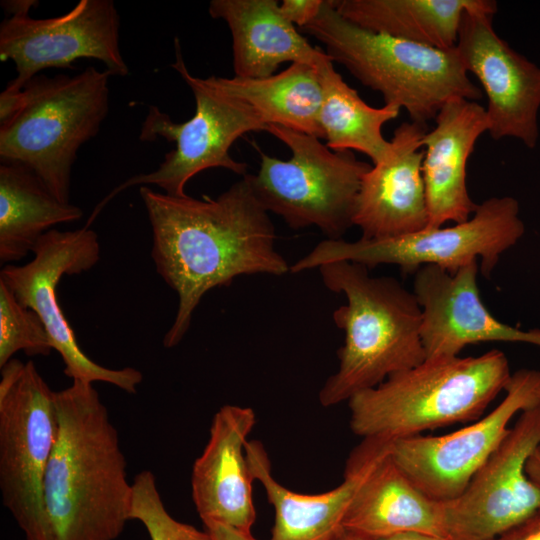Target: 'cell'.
I'll return each instance as SVG.
<instances>
[{
  "label": "cell",
  "instance_id": "1",
  "mask_svg": "<svg viewBox=\"0 0 540 540\" xmlns=\"http://www.w3.org/2000/svg\"><path fill=\"white\" fill-rule=\"evenodd\" d=\"M139 194L152 229L156 271L178 297L174 321L163 338L166 348L183 340L209 290L243 275L290 271L275 248L274 225L248 173L216 198L170 196L147 186Z\"/></svg>",
  "mask_w": 540,
  "mask_h": 540
},
{
  "label": "cell",
  "instance_id": "2",
  "mask_svg": "<svg viewBox=\"0 0 540 540\" xmlns=\"http://www.w3.org/2000/svg\"><path fill=\"white\" fill-rule=\"evenodd\" d=\"M54 399L58 434L43 482L41 540H116L132 503L118 431L93 383L73 381Z\"/></svg>",
  "mask_w": 540,
  "mask_h": 540
},
{
  "label": "cell",
  "instance_id": "3",
  "mask_svg": "<svg viewBox=\"0 0 540 540\" xmlns=\"http://www.w3.org/2000/svg\"><path fill=\"white\" fill-rule=\"evenodd\" d=\"M318 270L325 287L347 301L333 312L345 339L338 369L319 392L322 406L348 401L426 360L422 311L413 291L393 277L371 276L366 266L350 261L326 263Z\"/></svg>",
  "mask_w": 540,
  "mask_h": 540
},
{
  "label": "cell",
  "instance_id": "4",
  "mask_svg": "<svg viewBox=\"0 0 540 540\" xmlns=\"http://www.w3.org/2000/svg\"><path fill=\"white\" fill-rule=\"evenodd\" d=\"M509 362L499 350L476 357L426 358L348 400L350 428L382 442L420 435L454 423L473 422L505 390Z\"/></svg>",
  "mask_w": 540,
  "mask_h": 540
},
{
  "label": "cell",
  "instance_id": "5",
  "mask_svg": "<svg viewBox=\"0 0 540 540\" xmlns=\"http://www.w3.org/2000/svg\"><path fill=\"white\" fill-rule=\"evenodd\" d=\"M105 69L37 75L11 96V116L0 123V160L26 166L61 202L70 203L72 167L109 112Z\"/></svg>",
  "mask_w": 540,
  "mask_h": 540
},
{
  "label": "cell",
  "instance_id": "6",
  "mask_svg": "<svg viewBox=\"0 0 540 540\" xmlns=\"http://www.w3.org/2000/svg\"><path fill=\"white\" fill-rule=\"evenodd\" d=\"M302 30L385 104L404 108L413 122L427 124L451 100L482 98L455 47L438 49L363 29L341 16L332 0Z\"/></svg>",
  "mask_w": 540,
  "mask_h": 540
},
{
  "label": "cell",
  "instance_id": "7",
  "mask_svg": "<svg viewBox=\"0 0 540 540\" xmlns=\"http://www.w3.org/2000/svg\"><path fill=\"white\" fill-rule=\"evenodd\" d=\"M172 64L191 89L195 113L187 121L176 123L156 106H150L142 123L139 139L152 142L163 138L174 142L158 168L138 174L115 187L95 207L86 225L90 226L104 206L120 192L133 186L155 185L170 196H185L186 184L195 175L210 168H224L244 176L247 164L230 155L233 143L252 131H267L268 125L250 105L226 92L215 75L193 76L186 67L178 39H175Z\"/></svg>",
  "mask_w": 540,
  "mask_h": 540
},
{
  "label": "cell",
  "instance_id": "8",
  "mask_svg": "<svg viewBox=\"0 0 540 540\" xmlns=\"http://www.w3.org/2000/svg\"><path fill=\"white\" fill-rule=\"evenodd\" d=\"M267 132L291 151L288 160L261 153L256 174L248 177L263 208L293 230L315 226L327 239H342L353 226L361 181L371 165L352 151H333L320 138L283 126Z\"/></svg>",
  "mask_w": 540,
  "mask_h": 540
},
{
  "label": "cell",
  "instance_id": "9",
  "mask_svg": "<svg viewBox=\"0 0 540 540\" xmlns=\"http://www.w3.org/2000/svg\"><path fill=\"white\" fill-rule=\"evenodd\" d=\"M525 232L519 202L511 196L490 197L478 204L465 222L426 228L400 237L348 242L325 239L296 261L290 272L301 273L335 261H350L368 269L393 264L404 273L425 265L449 272L480 261L479 271L489 278L500 256L517 244Z\"/></svg>",
  "mask_w": 540,
  "mask_h": 540
},
{
  "label": "cell",
  "instance_id": "10",
  "mask_svg": "<svg viewBox=\"0 0 540 540\" xmlns=\"http://www.w3.org/2000/svg\"><path fill=\"white\" fill-rule=\"evenodd\" d=\"M54 393L32 361L1 367V497L26 540L42 537L43 482L58 434Z\"/></svg>",
  "mask_w": 540,
  "mask_h": 540
},
{
  "label": "cell",
  "instance_id": "11",
  "mask_svg": "<svg viewBox=\"0 0 540 540\" xmlns=\"http://www.w3.org/2000/svg\"><path fill=\"white\" fill-rule=\"evenodd\" d=\"M33 253L34 258L24 265H5L0 271V281L23 306L41 318L53 350L64 362V374L73 381H101L127 393H136L143 380L142 373L132 367L106 368L90 359L78 345L57 300L56 288L63 275L88 271L99 261L96 232L87 226L72 231L52 229L40 238Z\"/></svg>",
  "mask_w": 540,
  "mask_h": 540
},
{
  "label": "cell",
  "instance_id": "12",
  "mask_svg": "<svg viewBox=\"0 0 540 540\" xmlns=\"http://www.w3.org/2000/svg\"><path fill=\"white\" fill-rule=\"evenodd\" d=\"M119 32L120 17L112 0H80L52 18L11 15L0 25V60H11L16 76L1 93L16 95L40 71L71 69L82 58L101 61L112 76H127Z\"/></svg>",
  "mask_w": 540,
  "mask_h": 540
},
{
  "label": "cell",
  "instance_id": "13",
  "mask_svg": "<svg viewBox=\"0 0 540 540\" xmlns=\"http://www.w3.org/2000/svg\"><path fill=\"white\" fill-rule=\"evenodd\" d=\"M506 396L487 415L440 436L414 435L391 443V457L426 496L448 502L457 498L509 431L519 412L540 405V371L511 375Z\"/></svg>",
  "mask_w": 540,
  "mask_h": 540
},
{
  "label": "cell",
  "instance_id": "14",
  "mask_svg": "<svg viewBox=\"0 0 540 540\" xmlns=\"http://www.w3.org/2000/svg\"><path fill=\"white\" fill-rule=\"evenodd\" d=\"M540 445V405L521 412L498 447L455 499L443 502L450 540H492L540 508L526 462Z\"/></svg>",
  "mask_w": 540,
  "mask_h": 540
},
{
  "label": "cell",
  "instance_id": "15",
  "mask_svg": "<svg viewBox=\"0 0 540 540\" xmlns=\"http://www.w3.org/2000/svg\"><path fill=\"white\" fill-rule=\"evenodd\" d=\"M494 15L465 11L455 49L486 93L489 134L512 137L529 149L539 139L540 67L515 51L493 28Z\"/></svg>",
  "mask_w": 540,
  "mask_h": 540
},
{
  "label": "cell",
  "instance_id": "16",
  "mask_svg": "<svg viewBox=\"0 0 540 540\" xmlns=\"http://www.w3.org/2000/svg\"><path fill=\"white\" fill-rule=\"evenodd\" d=\"M479 263L455 272L425 265L414 273L413 293L422 311L421 339L426 358L454 357L467 345L518 342L540 347V329L522 330L499 321L482 302Z\"/></svg>",
  "mask_w": 540,
  "mask_h": 540
},
{
  "label": "cell",
  "instance_id": "17",
  "mask_svg": "<svg viewBox=\"0 0 540 540\" xmlns=\"http://www.w3.org/2000/svg\"><path fill=\"white\" fill-rule=\"evenodd\" d=\"M427 124L404 122L391 139L390 152L362 178L353 225L365 240L400 237L426 229L429 222L422 176L421 140Z\"/></svg>",
  "mask_w": 540,
  "mask_h": 540
},
{
  "label": "cell",
  "instance_id": "18",
  "mask_svg": "<svg viewBox=\"0 0 540 540\" xmlns=\"http://www.w3.org/2000/svg\"><path fill=\"white\" fill-rule=\"evenodd\" d=\"M255 423L250 407L225 405L215 413L209 440L191 475L192 499L203 524L218 522L251 531L256 510L246 445Z\"/></svg>",
  "mask_w": 540,
  "mask_h": 540
},
{
  "label": "cell",
  "instance_id": "19",
  "mask_svg": "<svg viewBox=\"0 0 540 540\" xmlns=\"http://www.w3.org/2000/svg\"><path fill=\"white\" fill-rule=\"evenodd\" d=\"M374 439H363L351 453L344 480L318 494H303L281 485L272 475L269 456L260 441H248L246 456L254 480L259 481L274 508L269 540H337L352 498L376 460L390 447Z\"/></svg>",
  "mask_w": 540,
  "mask_h": 540
},
{
  "label": "cell",
  "instance_id": "20",
  "mask_svg": "<svg viewBox=\"0 0 540 540\" xmlns=\"http://www.w3.org/2000/svg\"><path fill=\"white\" fill-rule=\"evenodd\" d=\"M436 125L421 140L425 147L422 176L429 222L439 228L446 222L467 221L478 207L466 185L467 161L477 139L489 130L486 110L477 101L454 99L435 117Z\"/></svg>",
  "mask_w": 540,
  "mask_h": 540
},
{
  "label": "cell",
  "instance_id": "21",
  "mask_svg": "<svg viewBox=\"0 0 540 540\" xmlns=\"http://www.w3.org/2000/svg\"><path fill=\"white\" fill-rule=\"evenodd\" d=\"M208 12L231 32L236 77L265 78L285 62L317 67L330 58L309 44L275 0H212Z\"/></svg>",
  "mask_w": 540,
  "mask_h": 540
},
{
  "label": "cell",
  "instance_id": "22",
  "mask_svg": "<svg viewBox=\"0 0 540 540\" xmlns=\"http://www.w3.org/2000/svg\"><path fill=\"white\" fill-rule=\"evenodd\" d=\"M390 449L391 445L355 492L343 529L369 540L405 532L446 537L443 502L420 491L396 465Z\"/></svg>",
  "mask_w": 540,
  "mask_h": 540
},
{
  "label": "cell",
  "instance_id": "23",
  "mask_svg": "<svg viewBox=\"0 0 540 540\" xmlns=\"http://www.w3.org/2000/svg\"><path fill=\"white\" fill-rule=\"evenodd\" d=\"M353 24L376 33L438 48L457 44L465 11L495 15L494 0H332Z\"/></svg>",
  "mask_w": 540,
  "mask_h": 540
},
{
  "label": "cell",
  "instance_id": "24",
  "mask_svg": "<svg viewBox=\"0 0 540 540\" xmlns=\"http://www.w3.org/2000/svg\"><path fill=\"white\" fill-rule=\"evenodd\" d=\"M83 211L59 201L24 165L0 164V262L22 260L58 224L78 221Z\"/></svg>",
  "mask_w": 540,
  "mask_h": 540
},
{
  "label": "cell",
  "instance_id": "25",
  "mask_svg": "<svg viewBox=\"0 0 540 540\" xmlns=\"http://www.w3.org/2000/svg\"><path fill=\"white\" fill-rule=\"evenodd\" d=\"M322 88L319 122L326 145L333 151H358L373 165L390 152L391 142L382 133L383 126L398 117L400 107L368 105L333 67L331 58L315 67Z\"/></svg>",
  "mask_w": 540,
  "mask_h": 540
},
{
  "label": "cell",
  "instance_id": "26",
  "mask_svg": "<svg viewBox=\"0 0 540 540\" xmlns=\"http://www.w3.org/2000/svg\"><path fill=\"white\" fill-rule=\"evenodd\" d=\"M216 78L226 92L256 110L268 126H283L324 139L319 122L322 88L315 67L292 63L265 78Z\"/></svg>",
  "mask_w": 540,
  "mask_h": 540
},
{
  "label": "cell",
  "instance_id": "27",
  "mask_svg": "<svg viewBox=\"0 0 540 540\" xmlns=\"http://www.w3.org/2000/svg\"><path fill=\"white\" fill-rule=\"evenodd\" d=\"M53 350L47 329L33 310L23 306L0 281V368L18 351L47 356Z\"/></svg>",
  "mask_w": 540,
  "mask_h": 540
},
{
  "label": "cell",
  "instance_id": "28",
  "mask_svg": "<svg viewBox=\"0 0 540 540\" xmlns=\"http://www.w3.org/2000/svg\"><path fill=\"white\" fill-rule=\"evenodd\" d=\"M131 520L141 522L150 540H208L207 532L173 518L164 506L149 470L138 473L132 483Z\"/></svg>",
  "mask_w": 540,
  "mask_h": 540
},
{
  "label": "cell",
  "instance_id": "29",
  "mask_svg": "<svg viewBox=\"0 0 540 540\" xmlns=\"http://www.w3.org/2000/svg\"><path fill=\"white\" fill-rule=\"evenodd\" d=\"M325 0H283L279 4L283 16L293 25L304 28L319 15Z\"/></svg>",
  "mask_w": 540,
  "mask_h": 540
},
{
  "label": "cell",
  "instance_id": "30",
  "mask_svg": "<svg viewBox=\"0 0 540 540\" xmlns=\"http://www.w3.org/2000/svg\"><path fill=\"white\" fill-rule=\"evenodd\" d=\"M492 540H540V508Z\"/></svg>",
  "mask_w": 540,
  "mask_h": 540
},
{
  "label": "cell",
  "instance_id": "31",
  "mask_svg": "<svg viewBox=\"0 0 540 540\" xmlns=\"http://www.w3.org/2000/svg\"><path fill=\"white\" fill-rule=\"evenodd\" d=\"M208 540H258L251 531H244L218 522L203 524Z\"/></svg>",
  "mask_w": 540,
  "mask_h": 540
},
{
  "label": "cell",
  "instance_id": "32",
  "mask_svg": "<svg viewBox=\"0 0 540 540\" xmlns=\"http://www.w3.org/2000/svg\"><path fill=\"white\" fill-rule=\"evenodd\" d=\"M525 471L528 478L540 488V445L529 456Z\"/></svg>",
  "mask_w": 540,
  "mask_h": 540
},
{
  "label": "cell",
  "instance_id": "33",
  "mask_svg": "<svg viewBox=\"0 0 540 540\" xmlns=\"http://www.w3.org/2000/svg\"><path fill=\"white\" fill-rule=\"evenodd\" d=\"M379 540H450L447 537L436 536L419 532H405L392 535Z\"/></svg>",
  "mask_w": 540,
  "mask_h": 540
},
{
  "label": "cell",
  "instance_id": "34",
  "mask_svg": "<svg viewBox=\"0 0 540 540\" xmlns=\"http://www.w3.org/2000/svg\"><path fill=\"white\" fill-rule=\"evenodd\" d=\"M2 6L7 9L8 12L11 13V15L14 14H29V10L31 7L35 6L37 4L36 1H5L2 2Z\"/></svg>",
  "mask_w": 540,
  "mask_h": 540
},
{
  "label": "cell",
  "instance_id": "35",
  "mask_svg": "<svg viewBox=\"0 0 540 540\" xmlns=\"http://www.w3.org/2000/svg\"><path fill=\"white\" fill-rule=\"evenodd\" d=\"M337 540H369L350 531L343 530Z\"/></svg>",
  "mask_w": 540,
  "mask_h": 540
}]
</instances>
